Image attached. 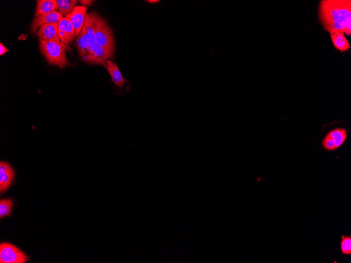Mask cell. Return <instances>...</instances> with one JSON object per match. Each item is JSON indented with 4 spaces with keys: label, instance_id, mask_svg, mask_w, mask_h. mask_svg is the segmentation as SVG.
<instances>
[{
    "label": "cell",
    "instance_id": "1",
    "mask_svg": "<svg viewBox=\"0 0 351 263\" xmlns=\"http://www.w3.org/2000/svg\"><path fill=\"white\" fill-rule=\"evenodd\" d=\"M319 20L325 29L351 34L350 0H323L319 6Z\"/></svg>",
    "mask_w": 351,
    "mask_h": 263
},
{
    "label": "cell",
    "instance_id": "2",
    "mask_svg": "<svg viewBox=\"0 0 351 263\" xmlns=\"http://www.w3.org/2000/svg\"><path fill=\"white\" fill-rule=\"evenodd\" d=\"M39 41L40 51L49 65L58 66L61 69L70 66L66 56L67 48L64 44L42 40Z\"/></svg>",
    "mask_w": 351,
    "mask_h": 263
},
{
    "label": "cell",
    "instance_id": "3",
    "mask_svg": "<svg viewBox=\"0 0 351 263\" xmlns=\"http://www.w3.org/2000/svg\"><path fill=\"white\" fill-rule=\"evenodd\" d=\"M95 40L97 44L115 53V43L113 31L106 21L100 16L97 21Z\"/></svg>",
    "mask_w": 351,
    "mask_h": 263
},
{
    "label": "cell",
    "instance_id": "4",
    "mask_svg": "<svg viewBox=\"0 0 351 263\" xmlns=\"http://www.w3.org/2000/svg\"><path fill=\"white\" fill-rule=\"evenodd\" d=\"M114 53L94 43L91 44L89 51L83 60L87 63L103 66L107 68V62L113 59Z\"/></svg>",
    "mask_w": 351,
    "mask_h": 263
},
{
    "label": "cell",
    "instance_id": "5",
    "mask_svg": "<svg viewBox=\"0 0 351 263\" xmlns=\"http://www.w3.org/2000/svg\"><path fill=\"white\" fill-rule=\"evenodd\" d=\"M29 258L16 246L9 243L0 244V263H25Z\"/></svg>",
    "mask_w": 351,
    "mask_h": 263
},
{
    "label": "cell",
    "instance_id": "6",
    "mask_svg": "<svg viewBox=\"0 0 351 263\" xmlns=\"http://www.w3.org/2000/svg\"><path fill=\"white\" fill-rule=\"evenodd\" d=\"M37 36L39 40L54 42L61 44L59 37V23L46 24L41 26L38 30Z\"/></svg>",
    "mask_w": 351,
    "mask_h": 263
},
{
    "label": "cell",
    "instance_id": "7",
    "mask_svg": "<svg viewBox=\"0 0 351 263\" xmlns=\"http://www.w3.org/2000/svg\"><path fill=\"white\" fill-rule=\"evenodd\" d=\"M15 177V172L9 163L4 161L0 162V192L1 194L11 186Z\"/></svg>",
    "mask_w": 351,
    "mask_h": 263
},
{
    "label": "cell",
    "instance_id": "8",
    "mask_svg": "<svg viewBox=\"0 0 351 263\" xmlns=\"http://www.w3.org/2000/svg\"><path fill=\"white\" fill-rule=\"evenodd\" d=\"M87 11V7L76 6L71 13L65 17L72 21L76 31V36H78L85 24Z\"/></svg>",
    "mask_w": 351,
    "mask_h": 263
},
{
    "label": "cell",
    "instance_id": "9",
    "mask_svg": "<svg viewBox=\"0 0 351 263\" xmlns=\"http://www.w3.org/2000/svg\"><path fill=\"white\" fill-rule=\"evenodd\" d=\"M63 18L62 14L58 11L53 12L39 18H34L31 25V31L34 34H36L41 26L59 23Z\"/></svg>",
    "mask_w": 351,
    "mask_h": 263
},
{
    "label": "cell",
    "instance_id": "10",
    "mask_svg": "<svg viewBox=\"0 0 351 263\" xmlns=\"http://www.w3.org/2000/svg\"><path fill=\"white\" fill-rule=\"evenodd\" d=\"M58 10L56 0H38L35 18H39Z\"/></svg>",
    "mask_w": 351,
    "mask_h": 263
},
{
    "label": "cell",
    "instance_id": "11",
    "mask_svg": "<svg viewBox=\"0 0 351 263\" xmlns=\"http://www.w3.org/2000/svg\"><path fill=\"white\" fill-rule=\"evenodd\" d=\"M91 44H92V41H91L86 27L84 26L76 40L77 47H78L79 54L82 59L88 54Z\"/></svg>",
    "mask_w": 351,
    "mask_h": 263
},
{
    "label": "cell",
    "instance_id": "12",
    "mask_svg": "<svg viewBox=\"0 0 351 263\" xmlns=\"http://www.w3.org/2000/svg\"><path fill=\"white\" fill-rule=\"evenodd\" d=\"M110 74L112 81L120 88H124L126 81L124 79L120 70H119L116 64L109 60L107 62V68Z\"/></svg>",
    "mask_w": 351,
    "mask_h": 263
},
{
    "label": "cell",
    "instance_id": "13",
    "mask_svg": "<svg viewBox=\"0 0 351 263\" xmlns=\"http://www.w3.org/2000/svg\"><path fill=\"white\" fill-rule=\"evenodd\" d=\"M330 36L334 46L341 52H346L350 48L345 33L334 31L330 32Z\"/></svg>",
    "mask_w": 351,
    "mask_h": 263
},
{
    "label": "cell",
    "instance_id": "14",
    "mask_svg": "<svg viewBox=\"0 0 351 263\" xmlns=\"http://www.w3.org/2000/svg\"><path fill=\"white\" fill-rule=\"evenodd\" d=\"M99 15L95 13H89L87 14L85 24L84 26L86 27L89 35V37L92 41V44L95 43V32L97 24V21Z\"/></svg>",
    "mask_w": 351,
    "mask_h": 263
},
{
    "label": "cell",
    "instance_id": "15",
    "mask_svg": "<svg viewBox=\"0 0 351 263\" xmlns=\"http://www.w3.org/2000/svg\"><path fill=\"white\" fill-rule=\"evenodd\" d=\"M327 135L333 141L336 149L340 148L348 137L347 131L343 129H334Z\"/></svg>",
    "mask_w": 351,
    "mask_h": 263
},
{
    "label": "cell",
    "instance_id": "16",
    "mask_svg": "<svg viewBox=\"0 0 351 263\" xmlns=\"http://www.w3.org/2000/svg\"><path fill=\"white\" fill-rule=\"evenodd\" d=\"M59 30L66 33L72 41L76 36V31L72 21L68 18L63 17L60 21Z\"/></svg>",
    "mask_w": 351,
    "mask_h": 263
},
{
    "label": "cell",
    "instance_id": "17",
    "mask_svg": "<svg viewBox=\"0 0 351 263\" xmlns=\"http://www.w3.org/2000/svg\"><path fill=\"white\" fill-rule=\"evenodd\" d=\"M58 8L62 15L67 16L75 8L76 0H57Z\"/></svg>",
    "mask_w": 351,
    "mask_h": 263
},
{
    "label": "cell",
    "instance_id": "18",
    "mask_svg": "<svg viewBox=\"0 0 351 263\" xmlns=\"http://www.w3.org/2000/svg\"><path fill=\"white\" fill-rule=\"evenodd\" d=\"M13 202L11 198H4L0 200V218L8 217L11 215Z\"/></svg>",
    "mask_w": 351,
    "mask_h": 263
},
{
    "label": "cell",
    "instance_id": "19",
    "mask_svg": "<svg viewBox=\"0 0 351 263\" xmlns=\"http://www.w3.org/2000/svg\"><path fill=\"white\" fill-rule=\"evenodd\" d=\"M341 250L343 255L351 254V236H341Z\"/></svg>",
    "mask_w": 351,
    "mask_h": 263
},
{
    "label": "cell",
    "instance_id": "20",
    "mask_svg": "<svg viewBox=\"0 0 351 263\" xmlns=\"http://www.w3.org/2000/svg\"><path fill=\"white\" fill-rule=\"evenodd\" d=\"M79 2L81 4V6L87 7V6H90L91 5H92L94 1H90V0H82V1H79Z\"/></svg>",
    "mask_w": 351,
    "mask_h": 263
},
{
    "label": "cell",
    "instance_id": "21",
    "mask_svg": "<svg viewBox=\"0 0 351 263\" xmlns=\"http://www.w3.org/2000/svg\"><path fill=\"white\" fill-rule=\"evenodd\" d=\"M9 49L6 48L2 44H0V55H4Z\"/></svg>",
    "mask_w": 351,
    "mask_h": 263
},
{
    "label": "cell",
    "instance_id": "22",
    "mask_svg": "<svg viewBox=\"0 0 351 263\" xmlns=\"http://www.w3.org/2000/svg\"><path fill=\"white\" fill-rule=\"evenodd\" d=\"M159 1L158 0H149V1H147L146 2H149L151 3H155L158 2Z\"/></svg>",
    "mask_w": 351,
    "mask_h": 263
}]
</instances>
